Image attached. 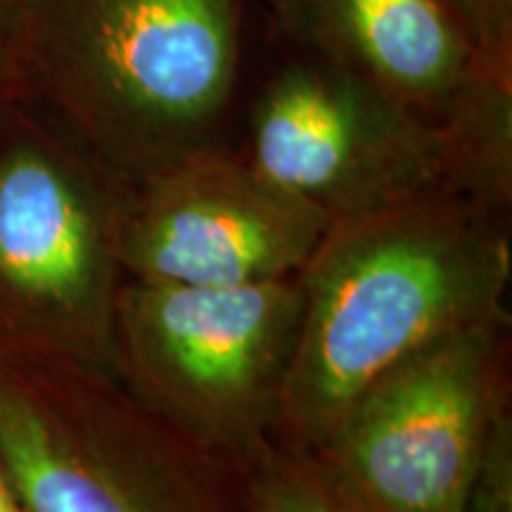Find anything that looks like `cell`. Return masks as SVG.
I'll list each match as a JSON object with an SVG mask.
<instances>
[{"mask_svg":"<svg viewBox=\"0 0 512 512\" xmlns=\"http://www.w3.org/2000/svg\"><path fill=\"white\" fill-rule=\"evenodd\" d=\"M22 3L24 0H0V38H5V41H8L12 29H15Z\"/></svg>","mask_w":512,"mask_h":512,"instance_id":"cell-16","label":"cell"},{"mask_svg":"<svg viewBox=\"0 0 512 512\" xmlns=\"http://www.w3.org/2000/svg\"><path fill=\"white\" fill-rule=\"evenodd\" d=\"M441 183L482 207L512 209V79L479 69L432 126Z\"/></svg>","mask_w":512,"mask_h":512,"instance_id":"cell-10","label":"cell"},{"mask_svg":"<svg viewBox=\"0 0 512 512\" xmlns=\"http://www.w3.org/2000/svg\"><path fill=\"white\" fill-rule=\"evenodd\" d=\"M19 98V81L15 60H12L10 43L0 38V110Z\"/></svg>","mask_w":512,"mask_h":512,"instance_id":"cell-14","label":"cell"},{"mask_svg":"<svg viewBox=\"0 0 512 512\" xmlns=\"http://www.w3.org/2000/svg\"><path fill=\"white\" fill-rule=\"evenodd\" d=\"M283 41L347 67L427 126L484 64L439 0H256Z\"/></svg>","mask_w":512,"mask_h":512,"instance_id":"cell-9","label":"cell"},{"mask_svg":"<svg viewBox=\"0 0 512 512\" xmlns=\"http://www.w3.org/2000/svg\"><path fill=\"white\" fill-rule=\"evenodd\" d=\"M238 119L240 145L230 150L330 226L444 185L425 121L351 69L283 41L261 19Z\"/></svg>","mask_w":512,"mask_h":512,"instance_id":"cell-6","label":"cell"},{"mask_svg":"<svg viewBox=\"0 0 512 512\" xmlns=\"http://www.w3.org/2000/svg\"><path fill=\"white\" fill-rule=\"evenodd\" d=\"M510 216L434 185L332 223L299 271L278 446L311 453L373 384L508 311Z\"/></svg>","mask_w":512,"mask_h":512,"instance_id":"cell-1","label":"cell"},{"mask_svg":"<svg viewBox=\"0 0 512 512\" xmlns=\"http://www.w3.org/2000/svg\"><path fill=\"white\" fill-rule=\"evenodd\" d=\"M0 512H24L15 489H12V482L8 477V470H5L3 465V458H0Z\"/></svg>","mask_w":512,"mask_h":512,"instance_id":"cell-15","label":"cell"},{"mask_svg":"<svg viewBox=\"0 0 512 512\" xmlns=\"http://www.w3.org/2000/svg\"><path fill=\"white\" fill-rule=\"evenodd\" d=\"M0 458L24 512H254L252 475L110 370L0 349Z\"/></svg>","mask_w":512,"mask_h":512,"instance_id":"cell-4","label":"cell"},{"mask_svg":"<svg viewBox=\"0 0 512 512\" xmlns=\"http://www.w3.org/2000/svg\"><path fill=\"white\" fill-rule=\"evenodd\" d=\"M460 512H512V413L491 430Z\"/></svg>","mask_w":512,"mask_h":512,"instance_id":"cell-13","label":"cell"},{"mask_svg":"<svg viewBox=\"0 0 512 512\" xmlns=\"http://www.w3.org/2000/svg\"><path fill=\"white\" fill-rule=\"evenodd\" d=\"M299 313V273L233 287L126 278L112 375L171 430L252 475L278 448Z\"/></svg>","mask_w":512,"mask_h":512,"instance_id":"cell-5","label":"cell"},{"mask_svg":"<svg viewBox=\"0 0 512 512\" xmlns=\"http://www.w3.org/2000/svg\"><path fill=\"white\" fill-rule=\"evenodd\" d=\"M126 183L34 100L0 110V349L112 373Z\"/></svg>","mask_w":512,"mask_h":512,"instance_id":"cell-3","label":"cell"},{"mask_svg":"<svg viewBox=\"0 0 512 512\" xmlns=\"http://www.w3.org/2000/svg\"><path fill=\"white\" fill-rule=\"evenodd\" d=\"M489 72L512 79V0H439Z\"/></svg>","mask_w":512,"mask_h":512,"instance_id":"cell-12","label":"cell"},{"mask_svg":"<svg viewBox=\"0 0 512 512\" xmlns=\"http://www.w3.org/2000/svg\"><path fill=\"white\" fill-rule=\"evenodd\" d=\"M510 411V311L380 377L309 456L342 512H460Z\"/></svg>","mask_w":512,"mask_h":512,"instance_id":"cell-7","label":"cell"},{"mask_svg":"<svg viewBox=\"0 0 512 512\" xmlns=\"http://www.w3.org/2000/svg\"><path fill=\"white\" fill-rule=\"evenodd\" d=\"M256 0H24L8 38L19 98L140 178L230 147Z\"/></svg>","mask_w":512,"mask_h":512,"instance_id":"cell-2","label":"cell"},{"mask_svg":"<svg viewBox=\"0 0 512 512\" xmlns=\"http://www.w3.org/2000/svg\"><path fill=\"white\" fill-rule=\"evenodd\" d=\"M254 512H342L304 451L278 446L252 472Z\"/></svg>","mask_w":512,"mask_h":512,"instance_id":"cell-11","label":"cell"},{"mask_svg":"<svg viewBox=\"0 0 512 512\" xmlns=\"http://www.w3.org/2000/svg\"><path fill=\"white\" fill-rule=\"evenodd\" d=\"M328 228L230 147H211L128 178L119 259L138 283H266L302 271Z\"/></svg>","mask_w":512,"mask_h":512,"instance_id":"cell-8","label":"cell"}]
</instances>
